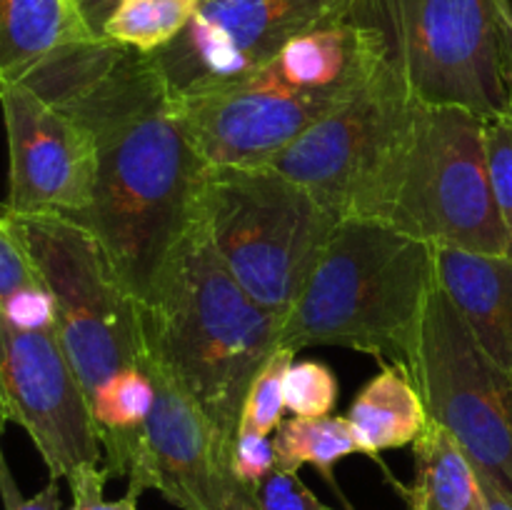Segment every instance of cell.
I'll return each mask as SVG.
<instances>
[{
    "label": "cell",
    "instance_id": "15",
    "mask_svg": "<svg viewBox=\"0 0 512 510\" xmlns=\"http://www.w3.org/2000/svg\"><path fill=\"white\" fill-rule=\"evenodd\" d=\"M90 38L75 0H0V85L23 83L50 55Z\"/></svg>",
    "mask_w": 512,
    "mask_h": 510
},
{
    "label": "cell",
    "instance_id": "12",
    "mask_svg": "<svg viewBox=\"0 0 512 510\" xmlns=\"http://www.w3.org/2000/svg\"><path fill=\"white\" fill-rule=\"evenodd\" d=\"M358 0H203L188 28L153 53L173 95L253 73L305 30L350 13Z\"/></svg>",
    "mask_w": 512,
    "mask_h": 510
},
{
    "label": "cell",
    "instance_id": "3",
    "mask_svg": "<svg viewBox=\"0 0 512 510\" xmlns=\"http://www.w3.org/2000/svg\"><path fill=\"white\" fill-rule=\"evenodd\" d=\"M435 285L433 245L378 220H340L280 320L278 345H338L408 365Z\"/></svg>",
    "mask_w": 512,
    "mask_h": 510
},
{
    "label": "cell",
    "instance_id": "17",
    "mask_svg": "<svg viewBox=\"0 0 512 510\" xmlns=\"http://www.w3.org/2000/svg\"><path fill=\"white\" fill-rule=\"evenodd\" d=\"M413 455V485L403 488L410 510H488L478 468L448 430L428 423Z\"/></svg>",
    "mask_w": 512,
    "mask_h": 510
},
{
    "label": "cell",
    "instance_id": "1",
    "mask_svg": "<svg viewBox=\"0 0 512 510\" xmlns=\"http://www.w3.org/2000/svg\"><path fill=\"white\" fill-rule=\"evenodd\" d=\"M23 85L93 133L98 178L93 203L75 223L98 238L145 303L193 225L208 170L153 55L105 38L80 40L50 55Z\"/></svg>",
    "mask_w": 512,
    "mask_h": 510
},
{
    "label": "cell",
    "instance_id": "13",
    "mask_svg": "<svg viewBox=\"0 0 512 510\" xmlns=\"http://www.w3.org/2000/svg\"><path fill=\"white\" fill-rule=\"evenodd\" d=\"M10 215L80 218L93 203L98 145L88 125L23 83L0 85Z\"/></svg>",
    "mask_w": 512,
    "mask_h": 510
},
{
    "label": "cell",
    "instance_id": "29",
    "mask_svg": "<svg viewBox=\"0 0 512 510\" xmlns=\"http://www.w3.org/2000/svg\"><path fill=\"white\" fill-rule=\"evenodd\" d=\"M75 5H78L80 15H83L90 33H93L95 38H103L105 20H108L110 13L118 8L120 0H75Z\"/></svg>",
    "mask_w": 512,
    "mask_h": 510
},
{
    "label": "cell",
    "instance_id": "5",
    "mask_svg": "<svg viewBox=\"0 0 512 510\" xmlns=\"http://www.w3.org/2000/svg\"><path fill=\"white\" fill-rule=\"evenodd\" d=\"M198 215L233 278L283 320L340 218L273 165H208Z\"/></svg>",
    "mask_w": 512,
    "mask_h": 510
},
{
    "label": "cell",
    "instance_id": "16",
    "mask_svg": "<svg viewBox=\"0 0 512 510\" xmlns=\"http://www.w3.org/2000/svg\"><path fill=\"white\" fill-rule=\"evenodd\" d=\"M350 430L360 453L378 458L393 448L413 445L428 428V410L405 363H388L350 403Z\"/></svg>",
    "mask_w": 512,
    "mask_h": 510
},
{
    "label": "cell",
    "instance_id": "23",
    "mask_svg": "<svg viewBox=\"0 0 512 510\" xmlns=\"http://www.w3.org/2000/svg\"><path fill=\"white\" fill-rule=\"evenodd\" d=\"M45 290L43 278L15 228L13 218L0 208V315L30 293Z\"/></svg>",
    "mask_w": 512,
    "mask_h": 510
},
{
    "label": "cell",
    "instance_id": "9",
    "mask_svg": "<svg viewBox=\"0 0 512 510\" xmlns=\"http://www.w3.org/2000/svg\"><path fill=\"white\" fill-rule=\"evenodd\" d=\"M155 405L125 445L110 475H125L128 490H158L180 510H260L258 495L233 470V440L155 360Z\"/></svg>",
    "mask_w": 512,
    "mask_h": 510
},
{
    "label": "cell",
    "instance_id": "27",
    "mask_svg": "<svg viewBox=\"0 0 512 510\" xmlns=\"http://www.w3.org/2000/svg\"><path fill=\"white\" fill-rule=\"evenodd\" d=\"M233 470L248 488H258L275 470L273 438L258 433H235Z\"/></svg>",
    "mask_w": 512,
    "mask_h": 510
},
{
    "label": "cell",
    "instance_id": "20",
    "mask_svg": "<svg viewBox=\"0 0 512 510\" xmlns=\"http://www.w3.org/2000/svg\"><path fill=\"white\" fill-rule=\"evenodd\" d=\"M203 0H120L103 25V38L153 55L190 25Z\"/></svg>",
    "mask_w": 512,
    "mask_h": 510
},
{
    "label": "cell",
    "instance_id": "21",
    "mask_svg": "<svg viewBox=\"0 0 512 510\" xmlns=\"http://www.w3.org/2000/svg\"><path fill=\"white\" fill-rule=\"evenodd\" d=\"M295 355L298 353L288 345H278L270 353L245 395L238 433L275 435V430L283 423V413L288 410L285 408V378H288L290 365L295 363Z\"/></svg>",
    "mask_w": 512,
    "mask_h": 510
},
{
    "label": "cell",
    "instance_id": "32",
    "mask_svg": "<svg viewBox=\"0 0 512 510\" xmlns=\"http://www.w3.org/2000/svg\"><path fill=\"white\" fill-rule=\"evenodd\" d=\"M510 58H512V23H510Z\"/></svg>",
    "mask_w": 512,
    "mask_h": 510
},
{
    "label": "cell",
    "instance_id": "7",
    "mask_svg": "<svg viewBox=\"0 0 512 510\" xmlns=\"http://www.w3.org/2000/svg\"><path fill=\"white\" fill-rule=\"evenodd\" d=\"M10 218L53 298L55 335L88 398L120 370L143 368V300L123 283L98 238L60 215Z\"/></svg>",
    "mask_w": 512,
    "mask_h": 510
},
{
    "label": "cell",
    "instance_id": "18",
    "mask_svg": "<svg viewBox=\"0 0 512 510\" xmlns=\"http://www.w3.org/2000/svg\"><path fill=\"white\" fill-rule=\"evenodd\" d=\"M153 405L155 383L145 365L120 370L90 398L100 443H103L105 468H113L128 440L145 425Z\"/></svg>",
    "mask_w": 512,
    "mask_h": 510
},
{
    "label": "cell",
    "instance_id": "10",
    "mask_svg": "<svg viewBox=\"0 0 512 510\" xmlns=\"http://www.w3.org/2000/svg\"><path fill=\"white\" fill-rule=\"evenodd\" d=\"M415 103L388 63L373 83L305 130L268 165L308 188L340 220L360 218L393 160Z\"/></svg>",
    "mask_w": 512,
    "mask_h": 510
},
{
    "label": "cell",
    "instance_id": "11",
    "mask_svg": "<svg viewBox=\"0 0 512 510\" xmlns=\"http://www.w3.org/2000/svg\"><path fill=\"white\" fill-rule=\"evenodd\" d=\"M0 400L53 480L103 460L90 398L55 328H20L0 315Z\"/></svg>",
    "mask_w": 512,
    "mask_h": 510
},
{
    "label": "cell",
    "instance_id": "25",
    "mask_svg": "<svg viewBox=\"0 0 512 510\" xmlns=\"http://www.w3.org/2000/svg\"><path fill=\"white\" fill-rule=\"evenodd\" d=\"M110 473L105 465L90 463L80 465L68 475L70 495H73V505L68 510H138L140 495L135 490H128L123 498L105 500V483H108Z\"/></svg>",
    "mask_w": 512,
    "mask_h": 510
},
{
    "label": "cell",
    "instance_id": "26",
    "mask_svg": "<svg viewBox=\"0 0 512 510\" xmlns=\"http://www.w3.org/2000/svg\"><path fill=\"white\" fill-rule=\"evenodd\" d=\"M260 510H335L318 500V495L300 480L298 473L275 468L255 488Z\"/></svg>",
    "mask_w": 512,
    "mask_h": 510
},
{
    "label": "cell",
    "instance_id": "4",
    "mask_svg": "<svg viewBox=\"0 0 512 510\" xmlns=\"http://www.w3.org/2000/svg\"><path fill=\"white\" fill-rule=\"evenodd\" d=\"M360 218L378 220L435 248L508 253L490 188L485 118L463 108L415 103Z\"/></svg>",
    "mask_w": 512,
    "mask_h": 510
},
{
    "label": "cell",
    "instance_id": "14",
    "mask_svg": "<svg viewBox=\"0 0 512 510\" xmlns=\"http://www.w3.org/2000/svg\"><path fill=\"white\" fill-rule=\"evenodd\" d=\"M435 275L485 355L512 378L510 255L435 248Z\"/></svg>",
    "mask_w": 512,
    "mask_h": 510
},
{
    "label": "cell",
    "instance_id": "22",
    "mask_svg": "<svg viewBox=\"0 0 512 510\" xmlns=\"http://www.w3.org/2000/svg\"><path fill=\"white\" fill-rule=\"evenodd\" d=\"M340 385L333 370L320 360H295L285 378V408L300 418L333 413Z\"/></svg>",
    "mask_w": 512,
    "mask_h": 510
},
{
    "label": "cell",
    "instance_id": "24",
    "mask_svg": "<svg viewBox=\"0 0 512 510\" xmlns=\"http://www.w3.org/2000/svg\"><path fill=\"white\" fill-rule=\"evenodd\" d=\"M485 150H488V173L495 208H498L505 238H508L505 255L512 258V110L485 118Z\"/></svg>",
    "mask_w": 512,
    "mask_h": 510
},
{
    "label": "cell",
    "instance_id": "31",
    "mask_svg": "<svg viewBox=\"0 0 512 510\" xmlns=\"http://www.w3.org/2000/svg\"><path fill=\"white\" fill-rule=\"evenodd\" d=\"M5 423H8V418H5V410H3V400H0V438H3V430H5ZM0 453H3V445H0Z\"/></svg>",
    "mask_w": 512,
    "mask_h": 510
},
{
    "label": "cell",
    "instance_id": "6",
    "mask_svg": "<svg viewBox=\"0 0 512 510\" xmlns=\"http://www.w3.org/2000/svg\"><path fill=\"white\" fill-rule=\"evenodd\" d=\"M413 100L480 118L512 110L510 0H365Z\"/></svg>",
    "mask_w": 512,
    "mask_h": 510
},
{
    "label": "cell",
    "instance_id": "19",
    "mask_svg": "<svg viewBox=\"0 0 512 510\" xmlns=\"http://www.w3.org/2000/svg\"><path fill=\"white\" fill-rule=\"evenodd\" d=\"M275 468L298 473L303 465H313L328 483H333V468L348 455L360 453L348 418L318 415V418L283 420L273 435Z\"/></svg>",
    "mask_w": 512,
    "mask_h": 510
},
{
    "label": "cell",
    "instance_id": "2",
    "mask_svg": "<svg viewBox=\"0 0 512 510\" xmlns=\"http://www.w3.org/2000/svg\"><path fill=\"white\" fill-rule=\"evenodd\" d=\"M143 320L148 358L235 440L250 383L278 348L280 320L233 278L198 213L143 303Z\"/></svg>",
    "mask_w": 512,
    "mask_h": 510
},
{
    "label": "cell",
    "instance_id": "30",
    "mask_svg": "<svg viewBox=\"0 0 512 510\" xmlns=\"http://www.w3.org/2000/svg\"><path fill=\"white\" fill-rule=\"evenodd\" d=\"M480 473V470H478ZM480 483H483V490H485V503H488V510H512V498L508 493H505L503 488H500L498 483H495L490 475L480 473Z\"/></svg>",
    "mask_w": 512,
    "mask_h": 510
},
{
    "label": "cell",
    "instance_id": "8",
    "mask_svg": "<svg viewBox=\"0 0 512 510\" xmlns=\"http://www.w3.org/2000/svg\"><path fill=\"white\" fill-rule=\"evenodd\" d=\"M408 368L430 423L512 498V378L485 355L440 285L430 293Z\"/></svg>",
    "mask_w": 512,
    "mask_h": 510
},
{
    "label": "cell",
    "instance_id": "28",
    "mask_svg": "<svg viewBox=\"0 0 512 510\" xmlns=\"http://www.w3.org/2000/svg\"><path fill=\"white\" fill-rule=\"evenodd\" d=\"M0 503H3V510H65L60 500V485L53 478L33 498H25L3 453H0Z\"/></svg>",
    "mask_w": 512,
    "mask_h": 510
}]
</instances>
